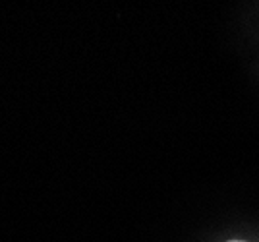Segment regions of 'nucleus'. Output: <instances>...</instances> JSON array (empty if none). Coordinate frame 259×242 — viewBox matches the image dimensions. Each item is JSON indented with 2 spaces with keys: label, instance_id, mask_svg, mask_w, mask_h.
<instances>
[{
  "label": "nucleus",
  "instance_id": "obj_1",
  "mask_svg": "<svg viewBox=\"0 0 259 242\" xmlns=\"http://www.w3.org/2000/svg\"><path fill=\"white\" fill-rule=\"evenodd\" d=\"M228 242H246V240H228Z\"/></svg>",
  "mask_w": 259,
  "mask_h": 242
}]
</instances>
